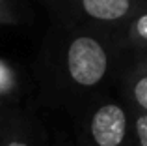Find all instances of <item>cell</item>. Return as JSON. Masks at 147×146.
Returning a JSON list of instances; mask_svg holds the SVG:
<instances>
[{
  "mask_svg": "<svg viewBox=\"0 0 147 146\" xmlns=\"http://www.w3.org/2000/svg\"><path fill=\"white\" fill-rule=\"evenodd\" d=\"M9 84H11V73H9V70H7L2 62H0V92L7 90Z\"/></svg>",
  "mask_w": 147,
  "mask_h": 146,
  "instance_id": "cell-8",
  "label": "cell"
},
{
  "mask_svg": "<svg viewBox=\"0 0 147 146\" xmlns=\"http://www.w3.org/2000/svg\"><path fill=\"white\" fill-rule=\"evenodd\" d=\"M134 129H136L138 144H140V146H147V113H140L136 116Z\"/></svg>",
  "mask_w": 147,
  "mask_h": 146,
  "instance_id": "cell-7",
  "label": "cell"
},
{
  "mask_svg": "<svg viewBox=\"0 0 147 146\" xmlns=\"http://www.w3.org/2000/svg\"><path fill=\"white\" fill-rule=\"evenodd\" d=\"M129 116L117 103H104L90 118V137L95 146H123Z\"/></svg>",
  "mask_w": 147,
  "mask_h": 146,
  "instance_id": "cell-2",
  "label": "cell"
},
{
  "mask_svg": "<svg viewBox=\"0 0 147 146\" xmlns=\"http://www.w3.org/2000/svg\"><path fill=\"white\" fill-rule=\"evenodd\" d=\"M0 23H19V6L15 0H0Z\"/></svg>",
  "mask_w": 147,
  "mask_h": 146,
  "instance_id": "cell-6",
  "label": "cell"
},
{
  "mask_svg": "<svg viewBox=\"0 0 147 146\" xmlns=\"http://www.w3.org/2000/svg\"><path fill=\"white\" fill-rule=\"evenodd\" d=\"M4 146H30L24 139H19V137H7Z\"/></svg>",
  "mask_w": 147,
  "mask_h": 146,
  "instance_id": "cell-9",
  "label": "cell"
},
{
  "mask_svg": "<svg viewBox=\"0 0 147 146\" xmlns=\"http://www.w3.org/2000/svg\"><path fill=\"white\" fill-rule=\"evenodd\" d=\"M129 38L138 47L147 49V11L138 13L134 17L132 25H130V30H129Z\"/></svg>",
  "mask_w": 147,
  "mask_h": 146,
  "instance_id": "cell-5",
  "label": "cell"
},
{
  "mask_svg": "<svg viewBox=\"0 0 147 146\" xmlns=\"http://www.w3.org/2000/svg\"><path fill=\"white\" fill-rule=\"evenodd\" d=\"M129 90L142 113H147V73L134 71L129 77Z\"/></svg>",
  "mask_w": 147,
  "mask_h": 146,
  "instance_id": "cell-4",
  "label": "cell"
},
{
  "mask_svg": "<svg viewBox=\"0 0 147 146\" xmlns=\"http://www.w3.org/2000/svg\"><path fill=\"white\" fill-rule=\"evenodd\" d=\"M108 51L93 36H76L69 41L65 51L67 75L75 84L91 88L104 79L108 71Z\"/></svg>",
  "mask_w": 147,
  "mask_h": 146,
  "instance_id": "cell-1",
  "label": "cell"
},
{
  "mask_svg": "<svg viewBox=\"0 0 147 146\" xmlns=\"http://www.w3.org/2000/svg\"><path fill=\"white\" fill-rule=\"evenodd\" d=\"M136 71H140V73H147V55H145V58H142V60H140V64H138Z\"/></svg>",
  "mask_w": 147,
  "mask_h": 146,
  "instance_id": "cell-10",
  "label": "cell"
},
{
  "mask_svg": "<svg viewBox=\"0 0 147 146\" xmlns=\"http://www.w3.org/2000/svg\"><path fill=\"white\" fill-rule=\"evenodd\" d=\"M80 10L99 23H119L136 11L138 0H78Z\"/></svg>",
  "mask_w": 147,
  "mask_h": 146,
  "instance_id": "cell-3",
  "label": "cell"
}]
</instances>
